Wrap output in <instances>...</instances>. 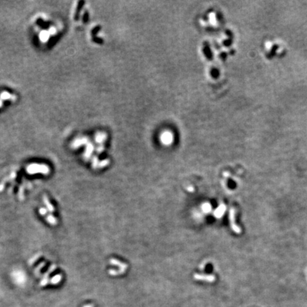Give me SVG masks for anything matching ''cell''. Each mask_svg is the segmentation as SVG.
I'll return each instance as SVG.
<instances>
[{
    "label": "cell",
    "instance_id": "cell-5",
    "mask_svg": "<svg viewBox=\"0 0 307 307\" xmlns=\"http://www.w3.org/2000/svg\"><path fill=\"white\" fill-rule=\"evenodd\" d=\"M162 141L166 144H170V143H171L172 138H171V136L170 135V134L169 133L164 134V135L162 137Z\"/></svg>",
    "mask_w": 307,
    "mask_h": 307
},
{
    "label": "cell",
    "instance_id": "cell-1",
    "mask_svg": "<svg viewBox=\"0 0 307 307\" xmlns=\"http://www.w3.org/2000/svg\"><path fill=\"white\" fill-rule=\"evenodd\" d=\"M229 221L232 230H233L235 233L240 234L241 232V229L235 223V211L233 208L230 209L229 212Z\"/></svg>",
    "mask_w": 307,
    "mask_h": 307
},
{
    "label": "cell",
    "instance_id": "cell-7",
    "mask_svg": "<svg viewBox=\"0 0 307 307\" xmlns=\"http://www.w3.org/2000/svg\"><path fill=\"white\" fill-rule=\"evenodd\" d=\"M124 272L122 271H121V270H115V269H110V271H109V273L111 275H118V274H122Z\"/></svg>",
    "mask_w": 307,
    "mask_h": 307
},
{
    "label": "cell",
    "instance_id": "cell-3",
    "mask_svg": "<svg viewBox=\"0 0 307 307\" xmlns=\"http://www.w3.org/2000/svg\"><path fill=\"white\" fill-rule=\"evenodd\" d=\"M195 279L202 280V281H206L209 282H212L215 280V277L213 275H204V274H195L194 275Z\"/></svg>",
    "mask_w": 307,
    "mask_h": 307
},
{
    "label": "cell",
    "instance_id": "cell-9",
    "mask_svg": "<svg viewBox=\"0 0 307 307\" xmlns=\"http://www.w3.org/2000/svg\"><path fill=\"white\" fill-rule=\"evenodd\" d=\"M187 190H189V192H194V188L192 186H189L187 187Z\"/></svg>",
    "mask_w": 307,
    "mask_h": 307
},
{
    "label": "cell",
    "instance_id": "cell-2",
    "mask_svg": "<svg viewBox=\"0 0 307 307\" xmlns=\"http://www.w3.org/2000/svg\"><path fill=\"white\" fill-rule=\"evenodd\" d=\"M226 206L223 203L220 205L218 208H217L213 212V215L217 218H221L223 217L224 215V213H226Z\"/></svg>",
    "mask_w": 307,
    "mask_h": 307
},
{
    "label": "cell",
    "instance_id": "cell-4",
    "mask_svg": "<svg viewBox=\"0 0 307 307\" xmlns=\"http://www.w3.org/2000/svg\"><path fill=\"white\" fill-rule=\"evenodd\" d=\"M110 264H112V265H115L119 267V268H120V270L124 272L126 270V269L127 268V265L126 264L121 263V262L118 261L115 259H111L110 260Z\"/></svg>",
    "mask_w": 307,
    "mask_h": 307
},
{
    "label": "cell",
    "instance_id": "cell-6",
    "mask_svg": "<svg viewBox=\"0 0 307 307\" xmlns=\"http://www.w3.org/2000/svg\"><path fill=\"white\" fill-rule=\"evenodd\" d=\"M201 208H202V211H203V212L206 213H210L211 211V209H212V208H211V204H210V203H203V204L202 205V206H201Z\"/></svg>",
    "mask_w": 307,
    "mask_h": 307
},
{
    "label": "cell",
    "instance_id": "cell-8",
    "mask_svg": "<svg viewBox=\"0 0 307 307\" xmlns=\"http://www.w3.org/2000/svg\"><path fill=\"white\" fill-rule=\"evenodd\" d=\"M107 164H109V160H105L103 161V162H102L101 164H100V167H102V166H106L107 165Z\"/></svg>",
    "mask_w": 307,
    "mask_h": 307
},
{
    "label": "cell",
    "instance_id": "cell-10",
    "mask_svg": "<svg viewBox=\"0 0 307 307\" xmlns=\"http://www.w3.org/2000/svg\"><path fill=\"white\" fill-rule=\"evenodd\" d=\"M84 307H93V306L91 305V304H89V305H87V306H85Z\"/></svg>",
    "mask_w": 307,
    "mask_h": 307
}]
</instances>
